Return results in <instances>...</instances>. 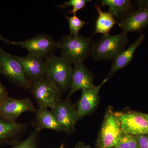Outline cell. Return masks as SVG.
<instances>
[{"mask_svg":"<svg viewBox=\"0 0 148 148\" xmlns=\"http://www.w3.org/2000/svg\"><path fill=\"white\" fill-rule=\"evenodd\" d=\"M90 2H91L90 0H69L65 1L62 4L58 5V6L61 9L73 7V9L69 11V13L76 15L78 11L84 8L85 7L86 4Z\"/></svg>","mask_w":148,"mask_h":148,"instance_id":"603a6c76","label":"cell"},{"mask_svg":"<svg viewBox=\"0 0 148 148\" xmlns=\"http://www.w3.org/2000/svg\"><path fill=\"white\" fill-rule=\"evenodd\" d=\"M75 148H90V146L86 145L83 142H79L76 145Z\"/></svg>","mask_w":148,"mask_h":148,"instance_id":"484cf974","label":"cell"},{"mask_svg":"<svg viewBox=\"0 0 148 148\" xmlns=\"http://www.w3.org/2000/svg\"><path fill=\"white\" fill-rule=\"evenodd\" d=\"M45 74L51 79L62 93L70 88L73 67L71 63L62 57L53 54L46 57Z\"/></svg>","mask_w":148,"mask_h":148,"instance_id":"3957f363","label":"cell"},{"mask_svg":"<svg viewBox=\"0 0 148 148\" xmlns=\"http://www.w3.org/2000/svg\"><path fill=\"white\" fill-rule=\"evenodd\" d=\"M8 97V92L0 82V104Z\"/></svg>","mask_w":148,"mask_h":148,"instance_id":"d4e9b609","label":"cell"},{"mask_svg":"<svg viewBox=\"0 0 148 148\" xmlns=\"http://www.w3.org/2000/svg\"><path fill=\"white\" fill-rule=\"evenodd\" d=\"M127 34L123 32L116 35H103L92 43L90 57L95 61L112 60L125 50L129 42Z\"/></svg>","mask_w":148,"mask_h":148,"instance_id":"7a4b0ae2","label":"cell"},{"mask_svg":"<svg viewBox=\"0 0 148 148\" xmlns=\"http://www.w3.org/2000/svg\"><path fill=\"white\" fill-rule=\"evenodd\" d=\"M101 6H108L109 12L120 21L134 10L133 3L130 0H103Z\"/></svg>","mask_w":148,"mask_h":148,"instance_id":"ac0fdd59","label":"cell"},{"mask_svg":"<svg viewBox=\"0 0 148 148\" xmlns=\"http://www.w3.org/2000/svg\"><path fill=\"white\" fill-rule=\"evenodd\" d=\"M66 19L68 20L69 24L70 36L76 37L78 36L80 29L86 24V22L80 19L76 15L69 16H66Z\"/></svg>","mask_w":148,"mask_h":148,"instance_id":"7402d4cb","label":"cell"},{"mask_svg":"<svg viewBox=\"0 0 148 148\" xmlns=\"http://www.w3.org/2000/svg\"><path fill=\"white\" fill-rule=\"evenodd\" d=\"M35 114L36 117L32 123L35 129L40 131L46 129L51 130L58 132H64L53 114L48 109H37Z\"/></svg>","mask_w":148,"mask_h":148,"instance_id":"e0dca14e","label":"cell"},{"mask_svg":"<svg viewBox=\"0 0 148 148\" xmlns=\"http://www.w3.org/2000/svg\"><path fill=\"white\" fill-rule=\"evenodd\" d=\"M138 8L119 22L123 32L141 33L148 26V1H137Z\"/></svg>","mask_w":148,"mask_h":148,"instance_id":"8fae6325","label":"cell"},{"mask_svg":"<svg viewBox=\"0 0 148 148\" xmlns=\"http://www.w3.org/2000/svg\"><path fill=\"white\" fill-rule=\"evenodd\" d=\"M0 40L8 45L10 44L11 42V41L10 40L8 39H7L3 37L1 34H0Z\"/></svg>","mask_w":148,"mask_h":148,"instance_id":"4316f807","label":"cell"},{"mask_svg":"<svg viewBox=\"0 0 148 148\" xmlns=\"http://www.w3.org/2000/svg\"><path fill=\"white\" fill-rule=\"evenodd\" d=\"M92 40L83 36H64L58 42L61 57L71 64L82 63L90 57Z\"/></svg>","mask_w":148,"mask_h":148,"instance_id":"6da1fadb","label":"cell"},{"mask_svg":"<svg viewBox=\"0 0 148 148\" xmlns=\"http://www.w3.org/2000/svg\"><path fill=\"white\" fill-rule=\"evenodd\" d=\"M107 81L106 78L99 85L82 90L81 96L75 106L76 122L89 115L97 108L100 100L99 91Z\"/></svg>","mask_w":148,"mask_h":148,"instance_id":"7c38bea8","label":"cell"},{"mask_svg":"<svg viewBox=\"0 0 148 148\" xmlns=\"http://www.w3.org/2000/svg\"><path fill=\"white\" fill-rule=\"evenodd\" d=\"M0 73L5 76L17 86L25 89L31 88L32 82L27 78L21 64L10 53L0 48Z\"/></svg>","mask_w":148,"mask_h":148,"instance_id":"8992f818","label":"cell"},{"mask_svg":"<svg viewBox=\"0 0 148 148\" xmlns=\"http://www.w3.org/2000/svg\"><path fill=\"white\" fill-rule=\"evenodd\" d=\"M119 120L112 106L106 109L94 148H113L122 135Z\"/></svg>","mask_w":148,"mask_h":148,"instance_id":"5b68a950","label":"cell"},{"mask_svg":"<svg viewBox=\"0 0 148 148\" xmlns=\"http://www.w3.org/2000/svg\"><path fill=\"white\" fill-rule=\"evenodd\" d=\"M70 91L66 100L79 90H86L95 87L93 83L94 75L83 63L73 64Z\"/></svg>","mask_w":148,"mask_h":148,"instance_id":"4fadbf2b","label":"cell"},{"mask_svg":"<svg viewBox=\"0 0 148 148\" xmlns=\"http://www.w3.org/2000/svg\"><path fill=\"white\" fill-rule=\"evenodd\" d=\"M14 57L21 64L24 73L31 82L46 75L45 61L42 57L31 53L24 57L15 55Z\"/></svg>","mask_w":148,"mask_h":148,"instance_id":"5bb4252c","label":"cell"},{"mask_svg":"<svg viewBox=\"0 0 148 148\" xmlns=\"http://www.w3.org/2000/svg\"><path fill=\"white\" fill-rule=\"evenodd\" d=\"M122 134L133 135L148 134V121L139 112H115Z\"/></svg>","mask_w":148,"mask_h":148,"instance_id":"ba28073f","label":"cell"},{"mask_svg":"<svg viewBox=\"0 0 148 148\" xmlns=\"http://www.w3.org/2000/svg\"><path fill=\"white\" fill-rule=\"evenodd\" d=\"M145 38L144 35H140L135 42L112 60L111 69L106 77L108 81L117 72L125 68L132 61L135 51L143 43Z\"/></svg>","mask_w":148,"mask_h":148,"instance_id":"9a60e30c","label":"cell"},{"mask_svg":"<svg viewBox=\"0 0 148 148\" xmlns=\"http://www.w3.org/2000/svg\"><path fill=\"white\" fill-rule=\"evenodd\" d=\"M50 111L64 132L69 135L75 133V125L77 122L75 106L70 99L58 100Z\"/></svg>","mask_w":148,"mask_h":148,"instance_id":"52a82bcc","label":"cell"},{"mask_svg":"<svg viewBox=\"0 0 148 148\" xmlns=\"http://www.w3.org/2000/svg\"><path fill=\"white\" fill-rule=\"evenodd\" d=\"M10 44L25 49L29 53L42 57L51 54L58 49V42L50 36L45 34L38 35L23 41H11Z\"/></svg>","mask_w":148,"mask_h":148,"instance_id":"30bf717a","label":"cell"},{"mask_svg":"<svg viewBox=\"0 0 148 148\" xmlns=\"http://www.w3.org/2000/svg\"><path fill=\"white\" fill-rule=\"evenodd\" d=\"M40 130L35 129L26 139L15 144L13 148H36Z\"/></svg>","mask_w":148,"mask_h":148,"instance_id":"ffe728a7","label":"cell"},{"mask_svg":"<svg viewBox=\"0 0 148 148\" xmlns=\"http://www.w3.org/2000/svg\"><path fill=\"white\" fill-rule=\"evenodd\" d=\"M140 148H148V134L135 135Z\"/></svg>","mask_w":148,"mask_h":148,"instance_id":"cb8c5ba5","label":"cell"},{"mask_svg":"<svg viewBox=\"0 0 148 148\" xmlns=\"http://www.w3.org/2000/svg\"><path fill=\"white\" fill-rule=\"evenodd\" d=\"M113 148H140L135 135L122 134Z\"/></svg>","mask_w":148,"mask_h":148,"instance_id":"44dd1931","label":"cell"},{"mask_svg":"<svg viewBox=\"0 0 148 148\" xmlns=\"http://www.w3.org/2000/svg\"><path fill=\"white\" fill-rule=\"evenodd\" d=\"M30 90L38 108H52L62 99L61 90L46 75L32 82Z\"/></svg>","mask_w":148,"mask_h":148,"instance_id":"277c9868","label":"cell"},{"mask_svg":"<svg viewBox=\"0 0 148 148\" xmlns=\"http://www.w3.org/2000/svg\"><path fill=\"white\" fill-rule=\"evenodd\" d=\"M58 148H64V144H61V146Z\"/></svg>","mask_w":148,"mask_h":148,"instance_id":"f1b7e54d","label":"cell"},{"mask_svg":"<svg viewBox=\"0 0 148 148\" xmlns=\"http://www.w3.org/2000/svg\"><path fill=\"white\" fill-rule=\"evenodd\" d=\"M98 16L95 24V34H108L117 22L114 16L109 12H104L99 5H95Z\"/></svg>","mask_w":148,"mask_h":148,"instance_id":"d6986e66","label":"cell"},{"mask_svg":"<svg viewBox=\"0 0 148 148\" xmlns=\"http://www.w3.org/2000/svg\"><path fill=\"white\" fill-rule=\"evenodd\" d=\"M141 115L143 116L144 118L148 121V114L143 113L140 112Z\"/></svg>","mask_w":148,"mask_h":148,"instance_id":"83f0119b","label":"cell"},{"mask_svg":"<svg viewBox=\"0 0 148 148\" xmlns=\"http://www.w3.org/2000/svg\"><path fill=\"white\" fill-rule=\"evenodd\" d=\"M29 124L12 122L0 118V143L18 140L27 132Z\"/></svg>","mask_w":148,"mask_h":148,"instance_id":"2e32d148","label":"cell"},{"mask_svg":"<svg viewBox=\"0 0 148 148\" xmlns=\"http://www.w3.org/2000/svg\"><path fill=\"white\" fill-rule=\"evenodd\" d=\"M0 74H1V73H0Z\"/></svg>","mask_w":148,"mask_h":148,"instance_id":"f546056e","label":"cell"},{"mask_svg":"<svg viewBox=\"0 0 148 148\" xmlns=\"http://www.w3.org/2000/svg\"><path fill=\"white\" fill-rule=\"evenodd\" d=\"M36 110L30 98L17 99L8 97L0 104V118L15 123L23 113L35 114Z\"/></svg>","mask_w":148,"mask_h":148,"instance_id":"9c48e42d","label":"cell"}]
</instances>
